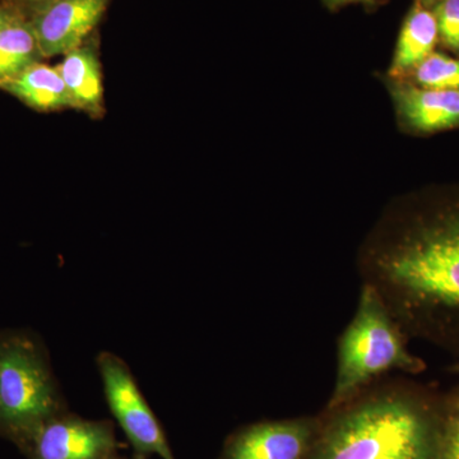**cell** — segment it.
<instances>
[{"label": "cell", "instance_id": "1", "mask_svg": "<svg viewBox=\"0 0 459 459\" xmlns=\"http://www.w3.org/2000/svg\"><path fill=\"white\" fill-rule=\"evenodd\" d=\"M361 267L403 332L459 355V189L392 204Z\"/></svg>", "mask_w": 459, "mask_h": 459}, {"label": "cell", "instance_id": "2", "mask_svg": "<svg viewBox=\"0 0 459 459\" xmlns=\"http://www.w3.org/2000/svg\"><path fill=\"white\" fill-rule=\"evenodd\" d=\"M329 411L309 459H439L442 400L421 389L362 391Z\"/></svg>", "mask_w": 459, "mask_h": 459}, {"label": "cell", "instance_id": "3", "mask_svg": "<svg viewBox=\"0 0 459 459\" xmlns=\"http://www.w3.org/2000/svg\"><path fill=\"white\" fill-rule=\"evenodd\" d=\"M403 333L377 290L365 283L355 316L338 341L336 383L329 410L351 400L386 371L425 370L424 361L407 350Z\"/></svg>", "mask_w": 459, "mask_h": 459}, {"label": "cell", "instance_id": "4", "mask_svg": "<svg viewBox=\"0 0 459 459\" xmlns=\"http://www.w3.org/2000/svg\"><path fill=\"white\" fill-rule=\"evenodd\" d=\"M65 411L40 338L29 329L0 331V437L20 449Z\"/></svg>", "mask_w": 459, "mask_h": 459}, {"label": "cell", "instance_id": "5", "mask_svg": "<svg viewBox=\"0 0 459 459\" xmlns=\"http://www.w3.org/2000/svg\"><path fill=\"white\" fill-rule=\"evenodd\" d=\"M98 368L108 409L135 452L175 459L164 430L144 400L128 365L113 352H101Z\"/></svg>", "mask_w": 459, "mask_h": 459}, {"label": "cell", "instance_id": "6", "mask_svg": "<svg viewBox=\"0 0 459 459\" xmlns=\"http://www.w3.org/2000/svg\"><path fill=\"white\" fill-rule=\"evenodd\" d=\"M117 448L113 425L62 412L44 425L20 451L27 459H101Z\"/></svg>", "mask_w": 459, "mask_h": 459}, {"label": "cell", "instance_id": "7", "mask_svg": "<svg viewBox=\"0 0 459 459\" xmlns=\"http://www.w3.org/2000/svg\"><path fill=\"white\" fill-rule=\"evenodd\" d=\"M108 0H51L33 9L31 25L42 57L65 56L89 39Z\"/></svg>", "mask_w": 459, "mask_h": 459}, {"label": "cell", "instance_id": "8", "mask_svg": "<svg viewBox=\"0 0 459 459\" xmlns=\"http://www.w3.org/2000/svg\"><path fill=\"white\" fill-rule=\"evenodd\" d=\"M318 428L312 419L259 422L235 435L222 459H309Z\"/></svg>", "mask_w": 459, "mask_h": 459}, {"label": "cell", "instance_id": "9", "mask_svg": "<svg viewBox=\"0 0 459 459\" xmlns=\"http://www.w3.org/2000/svg\"><path fill=\"white\" fill-rule=\"evenodd\" d=\"M385 81L402 131L433 134L459 128V90L424 89L386 77Z\"/></svg>", "mask_w": 459, "mask_h": 459}, {"label": "cell", "instance_id": "10", "mask_svg": "<svg viewBox=\"0 0 459 459\" xmlns=\"http://www.w3.org/2000/svg\"><path fill=\"white\" fill-rule=\"evenodd\" d=\"M439 29L433 9L415 3L402 23L391 65L385 77L404 80L435 51Z\"/></svg>", "mask_w": 459, "mask_h": 459}, {"label": "cell", "instance_id": "11", "mask_svg": "<svg viewBox=\"0 0 459 459\" xmlns=\"http://www.w3.org/2000/svg\"><path fill=\"white\" fill-rule=\"evenodd\" d=\"M72 100V108L100 113L102 104V75L98 53L91 42L65 54L56 66Z\"/></svg>", "mask_w": 459, "mask_h": 459}, {"label": "cell", "instance_id": "12", "mask_svg": "<svg viewBox=\"0 0 459 459\" xmlns=\"http://www.w3.org/2000/svg\"><path fill=\"white\" fill-rule=\"evenodd\" d=\"M0 87L35 110L72 108L71 96L57 68L40 62L30 65Z\"/></svg>", "mask_w": 459, "mask_h": 459}, {"label": "cell", "instance_id": "13", "mask_svg": "<svg viewBox=\"0 0 459 459\" xmlns=\"http://www.w3.org/2000/svg\"><path fill=\"white\" fill-rule=\"evenodd\" d=\"M42 59L29 21L14 14L0 30V75L8 81Z\"/></svg>", "mask_w": 459, "mask_h": 459}, {"label": "cell", "instance_id": "14", "mask_svg": "<svg viewBox=\"0 0 459 459\" xmlns=\"http://www.w3.org/2000/svg\"><path fill=\"white\" fill-rule=\"evenodd\" d=\"M404 80L424 89L459 90V57L434 51Z\"/></svg>", "mask_w": 459, "mask_h": 459}, {"label": "cell", "instance_id": "15", "mask_svg": "<svg viewBox=\"0 0 459 459\" xmlns=\"http://www.w3.org/2000/svg\"><path fill=\"white\" fill-rule=\"evenodd\" d=\"M439 459H459V389L442 400Z\"/></svg>", "mask_w": 459, "mask_h": 459}, {"label": "cell", "instance_id": "16", "mask_svg": "<svg viewBox=\"0 0 459 459\" xmlns=\"http://www.w3.org/2000/svg\"><path fill=\"white\" fill-rule=\"evenodd\" d=\"M439 41L459 56V0H442L433 8Z\"/></svg>", "mask_w": 459, "mask_h": 459}, {"label": "cell", "instance_id": "17", "mask_svg": "<svg viewBox=\"0 0 459 459\" xmlns=\"http://www.w3.org/2000/svg\"><path fill=\"white\" fill-rule=\"evenodd\" d=\"M386 0H323L329 9H340L346 5L360 4L368 8H376L385 3Z\"/></svg>", "mask_w": 459, "mask_h": 459}, {"label": "cell", "instance_id": "18", "mask_svg": "<svg viewBox=\"0 0 459 459\" xmlns=\"http://www.w3.org/2000/svg\"><path fill=\"white\" fill-rule=\"evenodd\" d=\"M17 2H20L21 4L26 5V7L31 9L32 12L33 9L41 7V5L47 4V3L51 2V0H17Z\"/></svg>", "mask_w": 459, "mask_h": 459}, {"label": "cell", "instance_id": "19", "mask_svg": "<svg viewBox=\"0 0 459 459\" xmlns=\"http://www.w3.org/2000/svg\"><path fill=\"white\" fill-rule=\"evenodd\" d=\"M13 16L14 14L11 13V12L5 11V9H0V30L7 25Z\"/></svg>", "mask_w": 459, "mask_h": 459}, {"label": "cell", "instance_id": "20", "mask_svg": "<svg viewBox=\"0 0 459 459\" xmlns=\"http://www.w3.org/2000/svg\"><path fill=\"white\" fill-rule=\"evenodd\" d=\"M420 4L425 5V7H430V5H437V3L442 2V0H418Z\"/></svg>", "mask_w": 459, "mask_h": 459}, {"label": "cell", "instance_id": "21", "mask_svg": "<svg viewBox=\"0 0 459 459\" xmlns=\"http://www.w3.org/2000/svg\"><path fill=\"white\" fill-rule=\"evenodd\" d=\"M453 373H457L459 374V361L457 362V364L455 365H453L452 367V369Z\"/></svg>", "mask_w": 459, "mask_h": 459}, {"label": "cell", "instance_id": "22", "mask_svg": "<svg viewBox=\"0 0 459 459\" xmlns=\"http://www.w3.org/2000/svg\"><path fill=\"white\" fill-rule=\"evenodd\" d=\"M101 459H126V458L117 457V455H115V453H113V455H107V457H104V458H101Z\"/></svg>", "mask_w": 459, "mask_h": 459}, {"label": "cell", "instance_id": "23", "mask_svg": "<svg viewBox=\"0 0 459 459\" xmlns=\"http://www.w3.org/2000/svg\"><path fill=\"white\" fill-rule=\"evenodd\" d=\"M4 83V80H3L2 75H0V86Z\"/></svg>", "mask_w": 459, "mask_h": 459}]
</instances>
